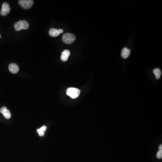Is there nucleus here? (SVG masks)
Masks as SVG:
<instances>
[{"instance_id": "9", "label": "nucleus", "mask_w": 162, "mask_h": 162, "mask_svg": "<svg viewBox=\"0 0 162 162\" xmlns=\"http://www.w3.org/2000/svg\"><path fill=\"white\" fill-rule=\"evenodd\" d=\"M130 50L127 48H124L122 51V56L124 59H127L130 55Z\"/></svg>"}, {"instance_id": "11", "label": "nucleus", "mask_w": 162, "mask_h": 162, "mask_svg": "<svg viewBox=\"0 0 162 162\" xmlns=\"http://www.w3.org/2000/svg\"><path fill=\"white\" fill-rule=\"evenodd\" d=\"M47 127L46 126H43L42 127L37 130V132L40 136H43L45 135V132L47 130Z\"/></svg>"}, {"instance_id": "16", "label": "nucleus", "mask_w": 162, "mask_h": 162, "mask_svg": "<svg viewBox=\"0 0 162 162\" xmlns=\"http://www.w3.org/2000/svg\"><path fill=\"white\" fill-rule=\"evenodd\" d=\"M1 35H0V39H1Z\"/></svg>"}, {"instance_id": "6", "label": "nucleus", "mask_w": 162, "mask_h": 162, "mask_svg": "<svg viewBox=\"0 0 162 162\" xmlns=\"http://www.w3.org/2000/svg\"><path fill=\"white\" fill-rule=\"evenodd\" d=\"M9 70L12 74H16L18 73L19 70V66L16 64L11 63L9 66Z\"/></svg>"}, {"instance_id": "5", "label": "nucleus", "mask_w": 162, "mask_h": 162, "mask_svg": "<svg viewBox=\"0 0 162 162\" xmlns=\"http://www.w3.org/2000/svg\"><path fill=\"white\" fill-rule=\"evenodd\" d=\"M10 11V7L9 4L6 2L3 3L1 8V14L2 16H6L9 14Z\"/></svg>"}, {"instance_id": "7", "label": "nucleus", "mask_w": 162, "mask_h": 162, "mask_svg": "<svg viewBox=\"0 0 162 162\" xmlns=\"http://www.w3.org/2000/svg\"><path fill=\"white\" fill-rule=\"evenodd\" d=\"M0 112L3 114V115L6 119H10L11 118V115L10 111L6 107L1 108L0 109Z\"/></svg>"}, {"instance_id": "12", "label": "nucleus", "mask_w": 162, "mask_h": 162, "mask_svg": "<svg viewBox=\"0 0 162 162\" xmlns=\"http://www.w3.org/2000/svg\"><path fill=\"white\" fill-rule=\"evenodd\" d=\"M153 73L154 75H155L156 79H159V78H160V76H161V74H162L160 69H158V68L154 69L153 70Z\"/></svg>"}, {"instance_id": "10", "label": "nucleus", "mask_w": 162, "mask_h": 162, "mask_svg": "<svg viewBox=\"0 0 162 162\" xmlns=\"http://www.w3.org/2000/svg\"><path fill=\"white\" fill-rule=\"evenodd\" d=\"M49 34L52 37H56L59 36L60 33L59 29H56L54 28H51L49 30Z\"/></svg>"}, {"instance_id": "8", "label": "nucleus", "mask_w": 162, "mask_h": 162, "mask_svg": "<svg viewBox=\"0 0 162 162\" xmlns=\"http://www.w3.org/2000/svg\"><path fill=\"white\" fill-rule=\"evenodd\" d=\"M70 55V52L69 50H65L62 52L61 56V60L63 61H66Z\"/></svg>"}, {"instance_id": "4", "label": "nucleus", "mask_w": 162, "mask_h": 162, "mask_svg": "<svg viewBox=\"0 0 162 162\" xmlns=\"http://www.w3.org/2000/svg\"><path fill=\"white\" fill-rule=\"evenodd\" d=\"M34 1L33 0H20L19 1V5L24 9H29L32 7Z\"/></svg>"}, {"instance_id": "3", "label": "nucleus", "mask_w": 162, "mask_h": 162, "mask_svg": "<svg viewBox=\"0 0 162 162\" xmlns=\"http://www.w3.org/2000/svg\"><path fill=\"white\" fill-rule=\"evenodd\" d=\"M76 37L74 34L71 33H65L62 37V40L63 42L66 44H72L75 41Z\"/></svg>"}, {"instance_id": "1", "label": "nucleus", "mask_w": 162, "mask_h": 162, "mask_svg": "<svg viewBox=\"0 0 162 162\" xmlns=\"http://www.w3.org/2000/svg\"><path fill=\"white\" fill-rule=\"evenodd\" d=\"M29 24L26 20H20L15 23L14 25L15 29L17 31L20 30H26L29 28Z\"/></svg>"}, {"instance_id": "2", "label": "nucleus", "mask_w": 162, "mask_h": 162, "mask_svg": "<svg viewBox=\"0 0 162 162\" xmlns=\"http://www.w3.org/2000/svg\"><path fill=\"white\" fill-rule=\"evenodd\" d=\"M66 94L71 98L74 99L79 97L80 94V90L76 88H70L67 90Z\"/></svg>"}, {"instance_id": "13", "label": "nucleus", "mask_w": 162, "mask_h": 162, "mask_svg": "<svg viewBox=\"0 0 162 162\" xmlns=\"http://www.w3.org/2000/svg\"><path fill=\"white\" fill-rule=\"evenodd\" d=\"M157 157L159 159H161L162 158V151H159L157 154Z\"/></svg>"}, {"instance_id": "15", "label": "nucleus", "mask_w": 162, "mask_h": 162, "mask_svg": "<svg viewBox=\"0 0 162 162\" xmlns=\"http://www.w3.org/2000/svg\"><path fill=\"white\" fill-rule=\"evenodd\" d=\"M59 32H60V33H63V32H64V31H63V29H59Z\"/></svg>"}, {"instance_id": "14", "label": "nucleus", "mask_w": 162, "mask_h": 162, "mask_svg": "<svg viewBox=\"0 0 162 162\" xmlns=\"http://www.w3.org/2000/svg\"><path fill=\"white\" fill-rule=\"evenodd\" d=\"M159 151H162V145H160L159 147Z\"/></svg>"}]
</instances>
